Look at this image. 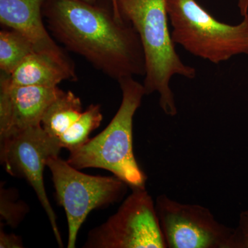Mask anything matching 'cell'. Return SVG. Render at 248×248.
<instances>
[{
  "instance_id": "cell-1",
  "label": "cell",
  "mask_w": 248,
  "mask_h": 248,
  "mask_svg": "<svg viewBox=\"0 0 248 248\" xmlns=\"http://www.w3.org/2000/svg\"><path fill=\"white\" fill-rule=\"evenodd\" d=\"M42 12L55 40L111 79L146 75L140 36L112 6L84 0H45Z\"/></svg>"
},
{
  "instance_id": "cell-2",
  "label": "cell",
  "mask_w": 248,
  "mask_h": 248,
  "mask_svg": "<svg viewBox=\"0 0 248 248\" xmlns=\"http://www.w3.org/2000/svg\"><path fill=\"white\" fill-rule=\"evenodd\" d=\"M117 16L130 22L138 32L146 60L143 86L146 95L158 93L159 106L170 117L177 114L173 77L195 79L197 71L178 55L169 29L167 0H111Z\"/></svg>"
},
{
  "instance_id": "cell-3",
  "label": "cell",
  "mask_w": 248,
  "mask_h": 248,
  "mask_svg": "<svg viewBox=\"0 0 248 248\" xmlns=\"http://www.w3.org/2000/svg\"><path fill=\"white\" fill-rule=\"evenodd\" d=\"M120 108L110 124L84 145L69 151L67 162L78 170H106L133 188L146 187L147 176L134 154L133 119L146 95L143 84L133 77L119 80Z\"/></svg>"
},
{
  "instance_id": "cell-4",
  "label": "cell",
  "mask_w": 248,
  "mask_h": 248,
  "mask_svg": "<svg viewBox=\"0 0 248 248\" xmlns=\"http://www.w3.org/2000/svg\"><path fill=\"white\" fill-rule=\"evenodd\" d=\"M172 40L192 55L213 63L248 55V14L231 25L217 20L196 0H167Z\"/></svg>"
},
{
  "instance_id": "cell-5",
  "label": "cell",
  "mask_w": 248,
  "mask_h": 248,
  "mask_svg": "<svg viewBox=\"0 0 248 248\" xmlns=\"http://www.w3.org/2000/svg\"><path fill=\"white\" fill-rule=\"evenodd\" d=\"M47 167L51 172L57 200L66 213L67 248H75L80 228L89 214L121 202L129 186L115 175L84 174L59 156L49 159Z\"/></svg>"
},
{
  "instance_id": "cell-6",
  "label": "cell",
  "mask_w": 248,
  "mask_h": 248,
  "mask_svg": "<svg viewBox=\"0 0 248 248\" xmlns=\"http://www.w3.org/2000/svg\"><path fill=\"white\" fill-rule=\"evenodd\" d=\"M85 248H166L155 202L146 187L132 189L117 211L88 234Z\"/></svg>"
},
{
  "instance_id": "cell-7",
  "label": "cell",
  "mask_w": 248,
  "mask_h": 248,
  "mask_svg": "<svg viewBox=\"0 0 248 248\" xmlns=\"http://www.w3.org/2000/svg\"><path fill=\"white\" fill-rule=\"evenodd\" d=\"M62 148L59 139L47 133L42 125L0 138L1 165L10 175L25 179L32 187L61 248V234L56 215L46 192L44 170L48 159L58 156Z\"/></svg>"
},
{
  "instance_id": "cell-8",
  "label": "cell",
  "mask_w": 248,
  "mask_h": 248,
  "mask_svg": "<svg viewBox=\"0 0 248 248\" xmlns=\"http://www.w3.org/2000/svg\"><path fill=\"white\" fill-rule=\"evenodd\" d=\"M156 214L166 248H231L234 228L216 219L210 209L156 197Z\"/></svg>"
},
{
  "instance_id": "cell-9",
  "label": "cell",
  "mask_w": 248,
  "mask_h": 248,
  "mask_svg": "<svg viewBox=\"0 0 248 248\" xmlns=\"http://www.w3.org/2000/svg\"><path fill=\"white\" fill-rule=\"evenodd\" d=\"M57 87L14 86L0 73V138L42 125L49 105L61 92Z\"/></svg>"
},
{
  "instance_id": "cell-10",
  "label": "cell",
  "mask_w": 248,
  "mask_h": 248,
  "mask_svg": "<svg viewBox=\"0 0 248 248\" xmlns=\"http://www.w3.org/2000/svg\"><path fill=\"white\" fill-rule=\"evenodd\" d=\"M45 0H0V23L27 37L35 52L45 54L78 77L76 65L49 33L44 22Z\"/></svg>"
},
{
  "instance_id": "cell-11",
  "label": "cell",
  "mask_w": 248,
  "mask_h": 248,
  "mask_svg": "<svg viewBox=\"0 0 248 248\" xmlns=\"http://www.w3.org/2000/svg\"><path fill=\"white\" fill-rule=\"evenodd\" d=\"M76 81L66 68L45 54L34 52L10 75V81L14 86L57 87L62 81Z\"/></svg>"
},
{
  "instance_id": "cell-12",
  "label": "cell",
  "mask_w": 248,
  "mask_h": 248,
  "mask_svg": "<svg viewBox=\"0 0 248 248\" xmlns=\"http://www.w3.org/2000/svg\"><path fill=\"white\" fill-rule=\"evenodd\" d=\"M81 99L71 91H62L46 110L42 128L51 136L59 138L82 113Z\"/></svg>"
},
{
  "instance_id": "cell-13",
  "label": "cell",
  "mask_w": 248,
  "mask_h": 248,
  "mask_svg": "<svg viewBox=\"0 0 248 248\" xmlns=\"http://www.w3.org/2000/svg\"><path fill=\"white\" fill-rule=\"evenodd\" d=\"M34 52L31 41L19 31L8 28L0 31V70L2 73L12 74Z\"/></svg>"
},
{
  "instance_id": "cell-14",
  "label": "cell",
  "mask_w": 248,
  "mask_h": 248,
  "mask_svg": "<svg viewBox=\"0 0 248 248\" xmlns=\"http://www.w3.org/2000/svg\"><path fill=\"white\" fill-rule=\"evenodd\" d=\"M103 120L101 107L91 104L82 112L78 120L59 138L62 148L73 151L84 145L93 131L99 128Z\"/></svg>"
},
{
  "instance_id": "cell-15",
  "label": "cell",
  "mask_w": 248,
  "mask_h": 248,
  "mask_svg": "<svg viewBox=\"0 0 248 248\" xmlns=\"http://www.w3.org/2000/svg\"><path fill=\"white\" fill-rule=\"evenodd\" d=\"M29 205L19 200V192L14 188H6L4 182L0 184V220L1 225L16 228L29 213Z\"/></svg>"
},
{
  "instance_id": "cell-16",
  "label": "cell",
  "mask_w": 248,
  "mask_h": 248,
  "mask_svg": "<svg viewBox=\"0 0 248 248\" xmlns=\"http://www.w3.org/2000/svg\"><path fill=\"white\" fill-rule=\"evenodd\" d=\"M231 248H248V209L240 213L239 223L232 236Z\"/></svg>"
},
{
  "instance_id": "cell-17",
  "label": "cell",
  "mask_w": 248,
  "mask_h": 248,
  "mask_svg": "<svg viewBox=\"0 0 248 248\" xmlns=\"http://www.w3.org/2000/svg\"><path fill=\"white\" fill-rule=\"evenodd\" d=\"M21 236L5 232L2 226L0 228V248H24Z\"/></svg>"
},
{
  "instance_id": "cell-18",
  "label": "cell",
  "mask_w": 248,
  "mask_h": 248,
  "mask_svg": "<svg viewBox=\"0 0 248 248\" xmlns=\"http://www.w3.org/2000/svg\"><path fill=\"white\" fill-rule=\"evenodd\" d=\"M238 6L243 17L248 14V0H238Z\"/></svg>"
},
{
  "instance_id": "cell-19",
  "label": "cell",
  "mask_w": 248,
  "mask_h": 248,
  "mask_svg": "<svg viewBox=\"0 0 248 248\" xmlns=\"http://www.w3.org/2000/svg\"><path fill=\"white\" fill-rule=\"evenodd\" d=\"M84 1H88V2L90 3H96L99 0H84Z\"/></svg>"
}]
</instances>
